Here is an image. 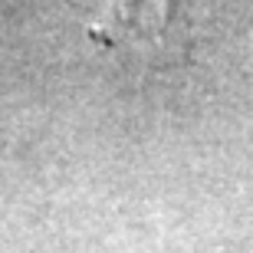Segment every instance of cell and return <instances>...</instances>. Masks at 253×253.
<instances>
[{
	"label": "cell",
	"instance_id": "cell-1",
	"mask_svg": "<svg viewBox=\"0 0 253 253\" xmlns=\"http://www.w3.org/2000/svg\"><path fill=\"white\" fill-rule=\"evenodd\" d=\"M174 0H102L85 23V40L125 63H158L171 53Z\"/></svg>",
	"mask_w": 253,
	"mask_h": 253
}]
</instances>
